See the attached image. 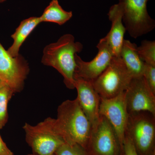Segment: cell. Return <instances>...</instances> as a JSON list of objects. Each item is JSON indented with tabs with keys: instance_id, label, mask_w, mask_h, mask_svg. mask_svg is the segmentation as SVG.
Returning a JSON list of instances; mask_svg holds the SVG:
<instances>
[{
	"instance_id": "cell-27",
	"label": "cell",
	"mask_w": 155,
	"mask_h": 155,
	"mask_svg": "<svg viewBox=\"0 0 155 155\" xmlns=\"http://www.w3.org/2000/svg\"></svg>"
},
{
	"instance_id": "cell-9",
	"label": "cell",
	"mask_w": 155,
	"mask_h": 155,
	"mask_svg": "<svg viewBox=\"0 0 155 155\" xmlns=\"http://www.w3.org/2000/svg\"><path fill=\"white\" fill-rule=\"evenodd\" d=\"M97 47V54L90 62L83 61L77 54L75 55L74 78H79L93 82L107 68L114 56L105 37L100 40Z\"/></svg>"
},
{
	"instance_id": "cell-25",
	"label": "cell",
	"mask_w": 155,
	"mask_h": 155,
	"mask_svg": "<svg viewBox=\"0 0 155 155\" xmlns=\"http://www.w3.org/2000/svg\"><path fill=\"white\" fill-rule=\"evenodd\" d=\"M34 155L33 154H29V155Z\"/></svg>"
},
{
	"instance_id": "cell-24",
	"label": "cell",
	"mask_w": 155,
	"mask_h": 155,
	"mask_svg": "<svg viewBox=\"0 0 155 155\" xmlns=\"http://www.w3.org/2000/svg\"><path fill=\"white\" fill-rule=\"evenodd\" d=\"M6 0H0V3H2L4 2H5Z\"/></svg>"
},
{
	"instance_id": "cell-3",
	"label": "cell",
	"mask_w": 155,
	"mask_h": 155,
	"mask_svg": "<svg viewBox=\"0 0 155 155\" xmlns=\"http://www.w3.org/2000/svg\"><path fill=\"white\" fill-rule=\"evenodd\" d=\"M138 155H155V116L147 111L128 114L125 133Z\"/></svg>"
},
{
	"instance_id": "cell-22",
	"label": "cell",
	"mask_w": 155,
	"mask_h": 155,
	"mask_svg": "<svg viewBox=\"0 0 155 155\" xmlns=\"http://www.w3.org/2000/svg\"><path fill=\"white\" fill-rule=\"evenodd\" d=\"M0 155H14L13 153L9 149L0 135Z\"/></svg>"
},
{
	"instance_id": "cell-20",
	"label": "cell",
	"mask_w": 155,
	"mask_h": 155,
	"mask_svg": "<svg viewBox=\"0 0 155 155\" xmlns=\"http://www.w3.org/2000/svg\"><path fill=\"white\" fill-rule=\"evenodd\" d=\"M143 76L153 93L155 94V66L144 63Z\"/></svg>"
},
{
	"instance_id": "cell-15",
	"label": "cell",
	"mask_w": 155,
	"mask_h": 155,
	"mask_svg": "<svg viewBox=\"0 0 155 155\" xmlns=\"http://www.w3.org/2000/svg\"><path fill=\"white\" fill-rule=\"evenodd\" d=\"M40 17H31L20 22L14 33L11 35L14 40L13 44L7 50L10 55L16 57L19 55V51L26 39L37 26L41 23Z\"/></svg>"
},
{
	"instance_id": "cell-13",
	"label": "cell",
	"mask_w": 155,
	"mask_h": 155,
	"mask_svg": "<svg viewBox=\"0 0 155 155\" xmlns=\"http://www.w3.org/2000/svg\"><path fill=\"white\" fill-rule=\"evenodd\" d=\"M112 23L111 28L105 37L114 57H120L126 28L122 21L123 13L119 3L111 6L108 13Z\"/></svg>"
},
{
	"instance_id": "cell-26",
	"label": "cell",
	"mask_w": 155,
	"mask_h": 155,
	"mask_svg": "<svg viewBox=\"0 0 155 155\" xmlns=\"http://www.w3.org/2000/svg\"></svg>"
},
{
	"instance_id": "cell-14",
	"label": "cell",
	"mask_w": 155,
	"mask_h": 155,
	"mask_svg": "<svg viewBox=\"0 0 155 155\" xmlns=\"http://www.w3.org/2000/svg\"><path fill=\"white\" fill-rule=\"evenodd\" d=\"M120 57L133 78L143 76L144 63L139 55L137 46L128 40H124Z\"/></svg>"
},
{
	"instance_id": "cell-6",
	"label": "cell",
	"mask_w": 155,
	"mask_h": 155,
	"mask_svg": "<svg viewBox=\"0 0 155 155\" xmlns=\"http://www.w3.org/2000/svg\"><path fill=\"white\" fill-rule=\"evenodd\" d=\"M149 0H119L122 21L126 31L134 38L147 34L155 28V22L148 14Z\"/></svg>"
},
{
	"instance_id": "cell-19",
	"label": "cell",
	"mask_w": 155,
	"mask_h": 155,
	"mask_svg": "<svg viewBox=\"0 0 155 155\" xmlns=\"http://www.w3.org/2000/svg\"><path fill=\"white\" fill-rule=\"evenodd\" d=\"M54 155H87V154L85 150L79 145L72 142L65 141L58 148Z\"/></svg>"
},
{
	"instance_id": "cell-7",
	"label": "cell",
	"mask_w": 155,
	"mask_h": 155,
	"mask_svg": "<svg viewBox=\"0 0 155 155\" xmlns=\"http://www.w3.org/2000/svg\"><path fill=\"white\" fill-rule=\"evenodd\" d=\"M87 155H123V148L116 131L105 117L100 116L92 129L85 149Z\"/></svg>"
},
{
	"instance_id": "cell-1",
	"label": "cell",
	"mask_w": 155,
	"mask_h": 155,
	"mask_svg": "<svg viewBox=\"0 0 155 155\" xmlns=\"http://www.w3.org/2000/svg\"><path fill=\"white\" fill-rule=\"evenodd\" d=\"M53 127L65 141L79 145L84 149L92 131V126L77 99L66 100L59 106L58 116L53 119Z\"/></svg>"
},
{
	"instance_id": "cell-16",
	"label": "cell",
	"mask_w": 155,
	"mask_h": 155,
	"mask_svg": "<svg viewBox=\"0 0 155 155\" xmlns=\"http://www.w3.org/2000/svg\"><path fill=\"white\" fill-rule=\"evenodd\" d=\"M72 17V11H65L58 0H52L40 17L42 22H51L64 25Z\"/></svg>"
},
{
	"instance_id": "cell-4",
	"label": "cell",
	"mask_w": 155,
	"mask_h": 155,
	"mask_svg": "<svg viewBox=\"0 0 155 155\" xmlns=\"http://www.w3.org/2000/svg\"><path fill=\"white\" fill-rule=\"evenodd\" d=\"M132 78L121 58L114 57L92 84L101 98L110 99L126 91Z\"/></svg>"
},
{
	"instance_id": "cell-5",
	"label": "cell",
	"mask_w": 155,
	"mask_h": 155,
	"mask_svg": "<svg viewBox=\"0 0 155 155\" xmlns=\"http://www.w3.org/2000/svg\"><path fill=\"white\" fill-rule=\"evenodd\" d=\"M53 118L48 117L36 125L25 123L23 126L26 142L35 155H54L65 142L54 129Z\"/></svg>"
},
{
	"instance_id": "cell-23",
	"label": "cell",
	"mask_w": 155,
	"mask_h": 155,
	"mask_svg": "<svg viewBox=\"0 0 155 155\" xmlns=\"http://www.w3.org/2000/svg\"><path fill=\"white\" fill-rule=\"evenodd\" d=\"M4 85H5V84L1 80H0V89L2 88V87L3 86H4Z\"/></svg>"
},
{
	"instance_id": "cell-2",
	"label": "cell",
	"mask_w": 155,
	"mask_h": 155,
	"mask_svg": "<svg viewBox=\"0 0 155 155\" xmlns=\"http://www.w3.org/2000/svg\"><path fill=\"white\" fill-rule=\"evenodd\" d=\"M83 45L75 41L71 34H65L58 41L50 44L44 49L41 63L56 69L64 78V82L69 89L75 88V55L81 51Z\"/></svg>"
},
{
	"instance_id": "cell-21",
	"label": "cell",
	"mask_w": 155,
	"mask_h": 155,
	"mask_svg": "<svg viewBox=\"0 0 155 155\" xmlns=\"http://www.w3.org/2000/svg\"><path fill=\"white\" fill-rule=\"evenodd\" d=\"M123 155H138L130 137L125 134L123 145Z\"/></svg>"
},
{
	"instance_id": "cell-11",
	"label": "cell",
	"mask_w": 155,
	"mask_h": 155,
	"mask_svg": "<svg viewBox=\"0 0 155 155\" xmlns=\"http://www.w3.org/2000/svg\"><path fill=\"white\" fill-rule=\"evenodd\" d=\"M128 114L147 111L155 116V94L143 76L133 78L125 91Z\"/></svg>"
},
{
	"instance_id": "cell-10",
	"label": "cell",
	"mask_w": 155,
	"mask_h": 155,
	"mask_svg": "<svg viewBox=\"0 0 155 155\" xmlns=\"http://www.w3.org/2000/svg\"><path fill=\"white\" fill-rule=\"evenodd\" d=\"M99 114L105 117L114 127L123 148L128 117L125 91L112 98H101Z\"/></svg>"
},
{
	"instance_id": "cell-12",
	"label": "cell",
	"mask_w": 155,
	"mask_h": 155,
	"mask_svg": "<svg viewBox=\"0 0 155 155\" xmlns=\"http://www.w3.org/2000/svg\"><path fill=\"white\" fill-rule=\"evenodd\" d=\"M74 79L78 93L76 98L93 129L100 120L101 97L95 90L92 81L79 78H75Z\"/></svg>"
},
{
	"instance_id": "cell-17",
	"label": "cell",
	"mask_w": 155,
	"mask_h": 155,
	"mask_svg": "<svg viewBox=\"0 0 155 155\" xmlns=\"http://www.w3.org/2000/svg\"><path fill=\"white\" fill-rule=\"evenodd\" d=\"M14 93L13 91L7 85H4L0 89V129L8 121V104Z\"/></svg>"
},
{
	"instance_id": "cell-8",
	"label": "cell",
	"mask_w": 155,
	"mask_h": 155,
	"mask_svg": "<svg viewBox=\"0 0 155 155\" xmlns=\"http://www.w3.org/2000/svg\"><path fill=\"white\" fill-rule=\"evenodd\" d=\"M29 69L23 56L12 57L0 43V80L14 93L22 90Z\"/></svg>"
},
{
	"instance_id": "cell-18",
	"label": "cell",
	"mask_w": 155,
	"mask_h": 155,
	"mask_svg": "<svg viewBox=\"0 0 155 155\" xmlns=\"http://www.w3.org/2000/svg\"><path fill=\"white\" fill-rule=\"evenodd\" d=\"M137 52L144 63L155 66V41H142L140 46L137 47Z\"/></svg>"
}]
</instances>
